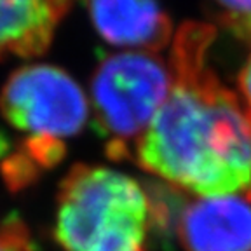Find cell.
I'll list each match as a JSON object with an SVG mask.
<instances>
[{
  "mask_svg": "<svg viewBox=\"0 0 251 251\" xmlns=\"http://www.w3.org/2000/svg\"><path fill=\"white\" fill-rule=\"evenodd\" d=\"M0 114L25 136L21 149L2 161L5 181L21 188L65 157L67 140L86 124L89 103L65 70L35 63L9 75L0 91Z\"/></svg>",
  "mask_w": 251,
  "mask_h": 251,
  "instance_id": "cell-2",
  "label": "cell"
},
{
  "mask_svg": "<svg viewBox=\"0 0 251 251\" xmlns=\"http://www.w3.org/2000/svg\"><path fill=\"white\" fill-rule=\"evenodd\" d=\"M175 234L185 251H251V196L185 201Z\"/></svg>",
  "mask_w": 251,
  "mask_h": 251,
  "instance_id": "cell-5",
  "label": "cell"
},
{
  "mask_svg": "<svg viewBox=\"0 0 251 251\" xmlns=\"http://www.w3.org/2000/svg\"><path fill=\"white\" fill-rule=\"evenodd\" d=\"M150 194L133 176L77 164L58 188L54 235L65 251H147Z\"/></svg>",
  "mask_w": 251,
  "mask_h": 251,
  "instance_id": "cell-3",
  "label": "cell"
},
{
  "mask_svg": "<svg viewBox=\"0 0 251 251\" xmlns=\"http://www.w3.org/2000/svg\"><path fill=\"white\" fill-rule=\"evenodd\" d=\"M169 63L152 52L126 51L101 59L91 78L94 124L112 159L136 155L141 138L168 100Z\"/></svg>",
  "mask_w": 251,
  "mask_h": 251,
  "instance_id": "cell-4",
  "label": "cell"
},
{
  "mask_svg": "<svg viewBox=\"0 0 251 251\" xmlns=\"http://www.w3.org/2000/svg\"><path fill=\"white\" fill-rule=\"evenodd\" d=\"M237 86H239V96L251 110V54L241 68L239 77H237Z\"/></svg>",
  "mask_w": 251,
  "mask_h": 251,
  "instance_id": "cell-10",
  "label": "cell"
},
{
  "mask_svg": "<svg viewBox=\"0 0 251 251\" xmlns=\"http://www.w3.org/2000/svg\"><path fill=\"white\" fill-rule=\"evenodd\" d=\"M94 30L105 42L131 51H162L173 23L157 0H84Z\"/></svg>",
  "mask_w": 251,
  "mask_h": 251,
  "instance_id": "cell-6",
  "label": "cell"
},
{
  "mask_svg": "<svg viewBox=\"0 0 251 251\" xmlns=\"http://www.w3.org/2000/svg\"><path fill=\"white\" fill-rule=\"evenodd\" d=\"M209 11L234 39L251 46V0H209Z\"/></svg>",
  "mask_w": 251,
  "mask_h": 251,
  "instance_id": "cell-8",
  "label": "cell"
},
{
  "mask_svg": "<svg viewBox=\"0 0 251 251\" xmlns=\"http://www.w3.org/2000/svg\"><path fill=\"white\" fill-rule=\"evenodd\" d=\"M75 0H0V59L47 51Z\"/></svg>",
  "mask_w": 251,
  "mask_h": 251,
  "instance_id": "cell-7",
  "label": "cell"
},
{
  "mask_svg": "<svg viewBox=\"0 0 251 251\" xmlns=\"http://www.w3.org/2000/svg\"><path fill=\"white\" fill-rule=\"evenodd\" d=\"M216 28L183 23L171 40V91L136 149L143 169L201 197L251 196V110L209 67Z\"/></svg>",
  "mask_w": 251,
  "mask_h": 251,
  "instance_id": "cell-1",
  "label": "cell"
},
{
  "mask_svg": "<svg viewBox=\"0 0 251 251\" xmlns=\"http://www.w3.org/2000/svg\"><path fill=\"white\" fill-rule=\"evenodd\" d=\"M0 251H35L26 225L16 215L0 216Z\"/></svg>",
  "mask_w": 251,
  "mask_h": 251,
  "instance_id": "cell-9",
  "label": "cell"
}]
</instances>
